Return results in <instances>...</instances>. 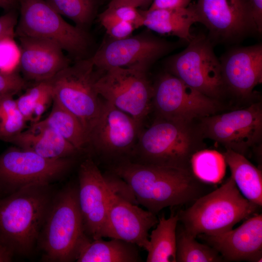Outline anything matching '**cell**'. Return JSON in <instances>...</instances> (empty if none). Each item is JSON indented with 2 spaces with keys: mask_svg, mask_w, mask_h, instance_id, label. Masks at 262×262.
<instances>
[{
  "mask_svg": "<svg viewBox=\"0 0 262 262\" xmlns=\"http://www.w3.org/2000/svg\"><path fill=\"white\" fill-rule=\"evenodd\" d=\"M45 0L61 16L73 20L82 28L91 21L97 5V0Z\"/></svg>",
  "mask_w": 262,
  "mask_h": 262,
  "instance_id": "29",
  "label": "cell"
},
{
  "mask_svg": "<svg viewBox=\"0 0 262 262\" xmlns=\"http://www.w3.org/2000/svg\"><path fill=\"white\" fill-rule=\"evenodd\" d=\"M226 163L223 154L215 150L202 149L194 153L191 159L194 175L205 183H217L225 176Z\"/></svg>",
  "mask_w": 262,
  "mask_h": 262,
  "instance_id": "27",
  "label": "cell"
},
{
  "mask_svg": "<svg viewBox=\"0 0 262 262\" xmlns=\"http://www.w3.org/2000/svg\"><path fill=\"white\" fill-rule=\"evenodd\" d=\"M199 23L213 41L230 43L258 33L247 0H197Z\"/></svg>",
  "mask_w": 262,
  "mask_h": 262,
  "instance_id": "16",
  "label": "cell"
},
{
  "mask_svg": "<svg viewBox=\"0 0 262 262\" xmlns=\"http://www.w3.org/2000/svg\"><path fill=\"white\" fill-rule=\"evenodd\" d=\"M178 214L163 215L149 236L147 262H176V230Z\"/></svg>",
  "mask_w": 262,
  "mask_h": 262,
  "instance_id": "26",
  "label": "cell"
},
{
  "mask_svg": "<svg viewBox=\"0 0 262 262\" xmlns=\"http://www.w3.org/2000/svg\"><path fill=\"white\" fill-rule=\"evenodd\" d=\"M219 61L226 91L243 98L251 96L262 81V44L233 48Z\"/></svg>",
  "mask_w": 262,
  "mask_h": 262,
  "instance_id": "18",
  "label": "cell"
},
{
  "mask_svg": "<svg viewBox=\"0 0 262 262\" xmlns=\"http://www.w3.org/2000/svg\"><path fill=\"white\" fill-rule=\"evenodd\" d=\"M26 120L13 96L0 98V140L7 142L21 132Z\"/></svg>",
  "mask_w": 262,
  "mask_h": 262,
  "instance_id": "30",
  "label": "cell"
},
{
  "mask_svg": "<svg viewBox=\"0 0 262 262\" xmlns=\"http://www.w3.org/2000/svg\"><path fill=\"white\" fill-rule=\"evenodd\" d=\"M27 86V82L16 71H0V98L13 96Z\"/></svg>",
  "mask_w": 262,
  "mask_h": 262,
  "instance_id": "33",
  "label": "cell"
},
{
  "mask_svg": "<svg viewBox=\"0 0 262 262\" xmlns=\"http://www.w3.org/2000/svg\"><path fill=\"white\" fill-rule=\"evenodd\" d=\"M191 0H153L148 10L173 9L188 7Z\"/></svg>",
  "mask_w": 262,
  "mask_h": 262,
  "instance_id": "36",
  "label": "cell"
},
{
  "mask_svg": "<svg viewBox=\"0 0 262 262\" xmlns=\"http://www.w3.org/2000/svg\"><path fill=\"white\" fill-rule=\"evenodd\" d=\"M18 36L19 66L26 79L37 83L49 81L69 65L63 50L55 43L26 35Z\"/></svg>",
  "mask_w": 262,
  "mask_h": 262,
  "instance_id": "20",
  "label": "cell"
},
{
  "mask_svg": "<svg viewBox=\"0 0 262 262\" xmlns=\"http://www.w3.org/2000/svg\"><path fill=\"white\" fill-rule=\"evenodd\" d=\"M49 159L74 157L81 152L52 129L31 126L7 142Z\"/></svg>",
  "mask_w": 262,
  "mask_h": 262,
  "instance_id": "21",
  "label": "cell"
},
{
  "mask_svg": "<svg viewBox=\"0 0 262 262\" xmlns=\"http://www.w3.org/2000/svg\"><path fill=\"white\" fill-rule=\"evenodd\" d=\"M17 108L26 121H32L33 104L25 93L16 99Z\"/></svg>",
  "mask_w": 262,
  "mask_h": 262,
  "instance_id": "37",
  "label": "cell"
},
{
  "mask_svg": "<svg viewBox=\"0 0 262 262\" xmlns=\"http://www.w3.org/2000/svg\"><path fill=\"white\" fill-rule=\"evenodd\" d=\"M197 125L204 138L245 156L262 140V105L255 103L245 109L206 116Z\"/></svg>",
  "mask_w": 262,
  "mask_h": 262,
  "instance_id": "12",
  "label": "cell"
},
{
  "mask_svg": "<svg viewBox=\"0 0 262 262\" xmlns=\"http://www.w3.org/2000/svg\"><path fill=\"white\" fill-rule=\"evenodd\" d=\"M18 2V0H0V7L5 9L14 8Z\"/></svg>",
  "mask_w": 262,
  "mask_h": 262,
  "instance_id": "41",
  "label": "cell"
},
{
  "mask_svg": "<svg viewBox=\"0 0 262 262\" xmlns=\"http://www.w3.org/2000/svg\"><path fill=\"white\" fill-rule=\"evenodd\" d=\"M54 195L50 184L37 183L0 198V242L15 255L33 252Z\"/></svg>",
  "mask_w": 262,
  "mask_h": 262,
  "instance_id": "2",
  "label": "cell"
},
{
  "mask_svg": "<svg viewBox=\"0 0 262 262\" xmlns=\"http://www.w3.org/2000/svg\"><path fill=\"white\" fill-rule=\"evenodd\" d=\"M231 177L242 195L259 207L262 206V174L246 157L230 149L223 153Z\"/></svg>",
  "mask_w": 262,
  "mask_h": 262,
  "instance_id": "24",
  "label": "cell"
},
{
  "mask_svg": "<svg viewBox=\"0 0 262 262\" xmlns=\"http://www.w3.org/2000/svg\"><path fill=\"white\" fill-rule=\"evenodd\" d=\"M16 24V16L13 12L0 16V41L6 37H14Z\"/></svg>",
  "mask_w": 262,
  "mask_h": 262,
  "instance_id": "35",
  "label": "cell"
},
{
  "mask_svg": "<svg viewBox=\"0 0 262 262\" xmlns=\"http://www.w3.org/2000/svg\"><path fill=\"white\" fill-rule=\"evenodd\" d=\"M14 38L6 37L0 41V71L13 72L19 65L20 49Z\"/></svg>",
  "mask_w": 262,
  "mask_h": 262,
  "instance_id": "32",
  "label": "cell"
},
{
  "mask_svg": "<svg viewBox=\"0 0 262 262\" xmlns=\"http://www.w3.org/2000/svg\"><path fill=\"white\" fill-rule=\"evenodd\" d=\"M141 127L131 116L104 100L89 134L88 145L106 157L129 160Z\"/></svg>",
  "mask_w": 262,
  "mask_h": 262,
  "instance_id": "15",
  "label": "cell"
},
{
  "mask_svg": "<svg viewBox=\"0 0 262 262\" xmlns=\"http://www.w3.org/2000/svg\"><path fill=\"white\" fill-rule=\"evenodd\" d=\"M152 105L157 117L191 122L216 114L222 109L218 100L209 97L169 72L153 85Z\"/></svg>",
  "mask_w": 262,
  "mask_h": 262,
  "instance_id": "11",
  "label": "cell"
},
{
  "mask_svg": "<svg viewBox=\"0 0 262 262\" xmlns=\"http://www.w3.org/2000/svg\"><path fill=\"white\" fill-rule=\"evenodd\" d=\"M141 11L143 26L161 34L177 36L187 43L194 37L191 33L192 25L200 21L194 3L183 8Z\"/></svg>",
  "mask_w": 262,
  "mask_h": 262,
  "instance_id": "22",
  "label": "cell"
},
{
  "mask_svg": "<svg viewBox=\"0 0 262 262\" xmlns=\"http://www.w3.org/2000/svg\"><path fill=\"white\" fill-rule=\"evenodd\" d=\"M18 35L50 41L77 57L85 53L89 38L82 28L66 21L45 0H18Z\"/></svg>",
  "mask_w": 262,
  "mask_h": 262,
  "instance_id": "9",
  "label": "cell"
},
{
  "mask_svg": "<svg viewBox=\"0 0 262 262\" xmlns=\"http://www.w3.org/2000/svg\"><path fill=\"white\" fill-rule=\"evenodd\" d=\"M259 208L242 195L230 176L221 186L200 196L178 214L186 232L196 238L228 231Z\"/></svg>",
  "mask_w": 262,
  "mask_h": 262,
  "instance_id": "4",
  "label": "cell"
},
{
  "mask_svg": "<svg viewBox=\"0 0 262 262\" xmlns=\"http://www.w3.org/2000/svg\"><path fill=\"white\" fill-rule=\"evenodd\" d=\"M78 198L84 231L92 240L101 238L112 190V177L104 176L90 158L80 164Z\"/></svg>",
  "mask_w": 262,
  "mask_h": 262,
  "instance_id": "17",
  "label": "cell"
},
{
  "mask_svg": "<svg viewBox=\"0 0 262 262\" xmlns=\"http://www.w3.org/2000/svg\"><path fill=\"white\" fill-rule=\"evenodd\" d=\"M166 66L169 73L209 97L219 100L226 92L213 43L204 34L194 35L183 50L167 60Z\"/></svg>",
  "mask_w": 262,
  "mask_h": 262,
  "instance_id": "7",
  "label": "cell"
},
{
  "mask_svg": "<svg viewBox=\"0 0 262 262\" xmlns=\"http://www.w3.org/2000/svg\"><path fill=\"white\" fill-rule=\"evenodd\" d=\"M74 157L49 159L17 147L0 154V194H11L27 185L50 184L64 177Z\"/></svg>",
  "mask_w": 262,
  "mask_h": 262,
  "instance_id": "10",
  "label": "cell"
},
{
  "mask_svg": "<svg viewBox=\"0 0 262 262\" xmlns=\"http://www.w3.org/2000/svg\"><path fill=\"white\" fill-rule=\"evenodd\" d=\"M112 190L101 237L115 238L132 243L147 250L148 231L158 222L156 214L134 204L119 192L121 179L112 177Z\"/></svg>",
  "mask_w": 262,
  "mask_h": 262,
  "instance_id": "13",
  "label": "cell"
},
{
  "mask_svg": "<svg viewBox=\"0 0 262 262\" xmlns=\"http://www.w3.org/2000/svg\"><path fill=\"white\" fill-rule=\"evenodd\" d=\"M153 0H112L107 8H115L119 6L127 5L138 8H146L150 6Z\"/></svg>",
  "mask_w": 262,
  "mask_h": 262,
  "instance_id": "39",
  "label": "cell"
},
{
  "mask_svg": "<svg viewBox=\"0 0 262 262\" xmlns=\"http://www.w3.org/2000/svg\"><path fill=\"white\" fill-rule=\"evenodd\" d=\"M204 137L194 122L157 117L141 130L130 161L146 164L191 170V159L205 148Z\"/></svg>",
  "mask_w": 262,
  "mask_h": 262,
  "instance_id": "3",
  "label": "cell"
},
{
  "mask_svg": "<svg viewBox=\"0 0 262 262\" xmlns=\"http://www.w3.org/2000/svg\"><path fill=\"white\" fill-rule=\"evenodd\" d=\"M99 19L102 26L115 21L131 22L136 29L143 26V16L141 10L127 5L107 8L100 14Z\"/></svg>",
  "mask_w": 262,
  "mask_h": 262,
  "instance_id": "31",
  "label": "cell"
},
{
  "mask_svg": "<svg viewBox=\"0 0 262 262\" xmlns=\"http://www.w3.org/2000/svg\"><path fill=\"white\" fill-rule=\"evenodd\" d=\"M31 126L53 129L81 152L88 145L87 135L80 121L69 111L53 100L51 110L44 119Z\"/></svg>",
  "mask_w": 262,
  "mask_h": 262,
  "instance_id": "25",
  "label": "cell"
},
{
  "mask_svg": "<svg viewBox=\"0 0 262 262\" xmlns=\"http://www.w3.org/2000/svg\"><path fill=\"white\" fill-rule=\"evenodd\" d=\"M175 44L147 32L104 43L91 57L96 69L138 67L147 69L175 48Z\"/></svg>",
  "mask_w": 262,
  "mask_h": 262,
  "instance_id": "14",
  "label": "cell"
},
{
  "mask_svg": "<svg viewBox=\"0 0 262 262\" xmlns=\"http://www.w3.org/2000/svg\"><path fill=\"white\" fill-rule=\"evenodd\" d=\"M257 32L262 31V0H247Z\"/></svg>",
  "mask_w": 262,
  "mask_h": 262,
  "instance_id": "38",
  "label": "cell"
},
{
  "mask_svg": "<svg viewBox=\"0 0 262 262\" xmlns=\"http://www.w3.org/2000/svg\"><path fill=\"white\" fill-rule=\"evenodd\" d=\"M147 70L138 67L97 70L95 83L99 97L141 125L152 108L153 85L147 79Z\"/></svg>",
  "mask_w": 262,
  "mask_h": 262,
  "instance_id": "8",
  "label": "cell"
},
{
  "mask_svg": "<svg viewBox=\"0 0 262 262\" xmlns=\"http://www.w3.org/2000/svg\"><path fill=\"white\" fill-rule=\"evenodd\" d=\"M107 33L113 39H122L131 36L136 29L131 23L123 21H115L104 26Z\"/></svg>",
  "mask_w": 262,
  "mask_h": 262,
  "instance_id": "34",
  "label": "cell"
},
{
  "mask_svg": "<svg viewBox=\"0 0 262 262\" xmlns=\"http://www.w3.org/2000/svg\"><path fill=\"white\" fill-rule=\"evenodd\" d=\"M222 257L230 262H262V215H254L238 228L216 235H200Z\"/></svg>",
  "mask_w": 262,
  "mask_h": 262,
  "instance_id": "19",
  "label": "cell"
},
{
  "mask_svg": "<svg viewBox=\"0 0 262 262\" xmlns=\"http://www.w3.org/2000/svg\"><path fill=\"white\" fill-rule=\"evenodd\" d=\"M137 246L125 241L112 238L92 240L87 236L80 246L76 257L77 262H142Z\"/></svg>",
  "mask_w": 262,
  "mask_h": 262,
  "instance_id": "23",
  "label": "cell"
},
{
  "mask_svg": "<svg viewBox=\"0 0 262 262\" xmlns=\"http://www.w3.org/2000/svg\"><path fill=\"white\" fill-rule=\"evenodd\" d=\"M176 262H220L221 255L209 245L198 242L181 227L176 230Z\"/></svg>",
  "mask_w": 262,
  "mask_h": 262,
  "instance_id": "28",
  "label": "cell"
},
{
  "mask_svg": "<svg viewBox=\"0 0 262 262\" xmlns=\"http://www.w3.org/2000/svg\"><path fill=\"white\" fill-rule=\"evenodd\" d=\"M85 234L78 198V186L69 184L52 198L37 245L42 260L49 262L75 261Z\"/></svg>",
  "mask_w": 262,
  "mask_h": 262,
  "instance_id": "5",
  "label": "cell"
},
{
  "mask_svg": "<svg viewBox=\"0 0 262 262\" xmlns=\"http://www.w3.org/2000/svg\"><path fill=\"white\" fill-rule=\"evenodd\" d=\"M97 76L98 71L90 58L80 59L74 64L69 65L49 80L53 100L78 119L88 140L103 102L95 87Z\"/></svg>",
  "mask_w": 262,
  "mask_h": 262,
  "instance_id": "6",
  "label": "cell"
},
{
  "mask_svg": "<svg viewBox=\"0 0 262 262\" xmlns=\"http://www.w3.org/2000/svg\"><path fill=\"white\" fill-rule=\"evenodd\" d=\"M112 171L125 182L135 200L155 214L165 207L194 201L205 190L204 183L189 169L125 160Z\"/></svg>",
  "mask_w": 262,
  "mask_h": 262,
  "instance_id": "1",
  "label": "cell"
},
{
  "mask_svg": "<svg viewBox=\"0 0 262 262\" xmlns=\"http://www.w3.org/2000/svg\"><path fill=\"white\" fill-rule=\"evenodd\" d=\"M14 253L6 246L0 242V262L12 261Z\"/></svg>",
  "mask_w": 262,
  "mask_h": 262,
  "instance_id": "40",
  "label": "cell"
}]
</instances>
